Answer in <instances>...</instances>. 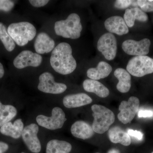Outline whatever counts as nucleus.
I'll use <instances>...</instances> for the list:
<instances>
[{"label":"nucleus","instance_id":"f257e3e1","mask_svg":"<svg viewBox=\"0 0 153 153\" xmlns=\"http://www.w3.org/2000/svg\"><path fill=\"white\" fill-rule=\"evenodd\" d=\"M71 46L66 42L60 43L52 51L50 64L55 71L63 75L71 74L76 69V60L72 55Z\"/></svg>","mask_w":153,"mask_h":153},{"label":"nucleus","instance_id":"f03ea898","mask_svg":"<svg viewBox=\"0 0 153 153\" xmlns=\"http://www.w3.org/2000/svg\"><path fill=\"white\" fill-rule=\"evenodd\" d=\"M55 31L57 35L63 38L76 39L81 35L82 27L79 15L71 13L64 20L55 22Z\"/></svg>","mask_w":153,"mask_h":153},{"label":"nucleus","instance_id":"7ed1b4c3","mask_svg":"<svg viewBox=\"0 0 153 153\" xmlns=\"http://www.w3.org/2000/svg\"><path fill=\"white\" fill-rule=\"evenodd\" d=\"M7 32L14 41L21 47L33 40L37 33L34 25L28 22L11 24L8 27Z\"/></svg>","mask_w":153,"mask_h":153},{"label":"nucleus","instance_id":"20e7f679","mask_svg":"<svg viewBox=\"0 0 153 153\" xmlns=\"http://www.w3.org/2000/svg\"><path fill=\"white\" fill-rule=\"evenodd\" d=\"M91 109L94 118L92 125L94 131L97 134L104 133L114 123V114L107 108L100 105H93Z\"/></svg>","mask_w":153,"mask_h":153},{"label":"nucleus","instance_id":"39448f33","mask_svg":"<svg viewBox=\"0 0 153 153\" xmlns=\"http://www.w3.org/2000/svg\"><path fill=\"white\" fill-rule=\"evenodd\" d=\"M130 74L136 77H142L153 73V59L144 56H135L129 60L126 66Z\"/></svg>","mask_w":153,"mask_h":153},{"label":"nucleus","instance_id":"423d86ee","mask_svg":"<svg viewBox=\"0 0 153 153\" xmlns=\"http://www.w3.org/2000/svg\"><path fill=\"white\" fill-rule=\"evenodd\" d=\"M50 117L39 115L36 117L38 124L43 127L52 130L61 128L66 120L65 113L59 107L54 108Z\"/></svg>","mask_w":153,"mask_h":153},{"label":"nucleus","instance_id":"0eeeda50","mask_svg":"<svg viewBox=\"0 0 153 153\" xmlns=\"http://www.w3.org/2000/svg\"><path fill=\"white\" fill-rule=\"evenodd\" d=\"M140 103L139 99L134 96L129 97L128 101H122L119 107V120L125 124L131 123L138 111Z\"/></svg>","mask_w":153,"mask_h":153},{"label":"nucleus","instance_id":"6e6552de","mask_svg":"<svg viewBox=\"0 0 153 153\" xmlns=\"http://www.w3.org/2000/svg\"><path fill=\"white\" fill-rule=\"evenodd\" d=\"M97 48L106 60H114L117 52L116 38L112 33H105L99 39Z\"/></svg>","mask_w":153,"mask_h":153},{"label":"nucleus","instance_id":"1a4fd4ad","mask_svg":"<svg viewBox=\"0 0 153 153\" xmlns=\"http://www.w3.org/2000/svg\"><path fill=\"white\" fill-rule=\"evenodd\" d=\"M38 90L46 93L60 94L67 89L66 84L55 82L53 75L49 72H44L39 76Z\"/></svg>","mask_w":153,"mask_h":153},{"label":"nucleus","instance_id":"9d476101","mask_svg":"<svg viewBox=\"0 0 153 153\" xmlns=\"http://www.w3.org/2000/svg\"><path fill=\"white\" fill-rule=\"evenodd\" d=\"M151 41L144 38L140 41L128 39L124 41L122 47L124 52L128 55L133 56H144L149 52Z\"/></svg>","mask_w":153,"mask_h":153},{"label":"nucleus","instance_id":"9b49d317","mask_svg":"<svg viewBox=\"0 0 153 153\" xmlns=\"http://www.w3.org/2000/svg\"><path fill=\"white\" fill-rule=\"evenodd\" d=\"M39 128L36 124L32 123L24 128L22 139L28 149L32 152L38 153L41 151V143L38 138Z\"/></svg>","mask_w":153,"mask_h":153},{"label":"nucleus","instance_id":"f8f14e48","mask_svg":"<svg viewBox=\"0 0 153 153\" xmlns=\"http://www.w3.org/2000/svg\"><path fill=\"white\" fill-rule=\"evenodd\" d=\"M42 61V57L41 55L30 50H24L15 58L13 64L16 68L22 69L28 66L38 67Z\"/></svg>","mask_w":153,"mask_h":153},{"label":"nucleus","instance_id":"ddd939ff","mask_svg":"<svg viewBox=\"0 0 153 153\" xmlns=\"http://www.w3.org/2000/svg\"><path fill=\"white\" fill-rule=\"evenodd\" d=\"M105 27L109 33H115L118 36L128 34V27L124 20L120 16H113L108 18L104 22Z\"/></svg>","mask_w":153,"mask_h":153},{"label":"nucleus","instance_id":"4468645a","mask_svg":"<svg viewBox=\"0 0 153 153\" xmlns=\"http://www.w3.org/2000/svg\"><path fill=\"white\" fill-rule=\"evenodd\" d=\"M54 40L45 33L38 34L34 44V47L38 54H43L51 52L55 48Z\"/></svg>","mask_w":153,"mask_h":153},{"label":"nucleus","instance_id":"2eb2a0df","mask_svg":"<svg viewBox=\"0 0 153 153\" xmlns=\"http://www.w3.org/2000/svg\"><path fill=\"white\" fill-rule=\"evenodd\" d=\"M92 102V99L83 93L69 94L64 97L63 99V105L67 108L79 107L90 104Z\"/></svg>","mask_w":153,"mask_h":153},{"label":"nucleus","instance_id":"dca6fc26","mask_svg":"<svg viewBox=\"0 0 153 153\" xmlns=\"http://www.w3.org/2000/svg\"><path fill=\"white\" fill-rule=\"evenodd\" d=\"M71 132L75 137L82 140L90 138L94 132L92 127L83 121H77L74 123L71 126Z\"/></svg>","mask_w":153,"mask_h":153},{"label":"nucleus","instance_id":"f3484780","mask_svg":"<svg viewBox=\"0 0 153 153\" xmlns=\"http://www.w3.org/2000/svg\"><path fill=\"white\" fill-rule=\"evenodd\" d=\"M108 134L110 140L114 143H120L124 146H128L131 144L130 137L120 127L115 126L110 128Z\"/></svg>","mask_w":153,"mask_h":153},{"label":"nucleus","instance_id":"a211bd4d","mask_svg":"<svg viewBox=\"0 0 153 153\" xmlns=\"http://www.w3.org/2000/svg\"><path fill=\"white\" fill-rule=\"evenodd\" d=\"M24 126L22 119H19L15 121L13 124L9 122L2 126L0 128V132L13 138L19 139L22 136Z\"/></svg>","mask_w":153,"mask_h":153},{"label":"nucleus","instance_id":"6ab92c4d","mask_svg":"<svg viewBox=\"0 0 153 153\" xmlns=\"http://www.w3.org/2000/svg\"><path fill=\"white\" fill-rule=\"evenodd\" d=\"M123 19L128 27H132L134 25L135 20L142 22H146L148 20V16L140 9L134 7L126 9Z\"/></svg>","mask_w":153,"mask_h":153},{"label":"nucleus","instance_id":"aec40b11","mask_svg":"<svg viewBox=\"0 0 153 153\" xmlns=\"http://www.w3.org/2000/svg\"><path fill=\"white\" fill-rule=\"evenodd\" d=\"M115 76L118 80L117 88L123 93L128 92L131 87V76L128 71L123 68H117L114 71Z\"/></svg>","mask_w":153,"mask_h":153},{"label":"nucleus","instance_id":"412c9836","mask_svg":"<svg viewBox=\"0 0 153 153\" xmlns=\"http://www.w3.org/2000/svg\"><path fill=\"white\" fill-rule=\"evenodd\" d=\"M83 88L85 91L92 92L102 98H105L109 94L108 88L97 80L86 79L83 82Z\"/></svg>","mask_w":153,"mask_h":153},{"label":"nucleus","instance_id":"4be33fe9","mask_svg":"<svg viewBox=\"0 0 153 153\" xmlns=\"http://www.w3.org/2000/svg\"><path fill=\"white\" fill-rule=\"evenodd\" d=\"M112 70L111 66L107 62L101 61L96 68H89L87 71L88 77L94 80H99L107 77Z\"/></svg>","mask_w":153,"mask_h":153},{"label":"nucleus","instance_id":"5701e85b","mask_svg":"<svg viewBox=\"0 0 153 153\" xmlns=\"http://www.w3.org/2000/svg\"><path fill=\"white\" fill-rule=\"evenodd\" d=\"M71 149V144L67 142L52 140L47 143L46 153H69Z\"/></svg>","mask_w":153,"mask_h":153},{"label":"nucleus","instance_id":"b1692460","mask_svg":"<svg viewBox=\"0 0 153 153\" xmlns=\"http://www.w3.org/2000/svg\"><path fill=\"white\" fill-rule=\"evenodd\" d=\"M17 114L15 107L10 105H3L0 101V127L12 120Z\"/></svg>","mask_w":153,"mask_h":153},{"label":"nucleus","instance_id":"393cba45","mask_svg":"<svg viewBox=\"0 0 153 153\" xmlns=\"http://www.w3.org/2000/svg\"><path fill=\"white\" fill-rule=\"evenodd\" d=\"M0 39L5 49L8 52H12L16 47V44L9 35L4 25L0 22Z\"/></svg>","mask_w":153,"mask_h":153},{"label":"nucleus","instance_id":"a878e982","mask_svg":"<svg viewBox=\"0 0 153 153\" xmlns=\"http://www.w3.org/2000/svg\"><path fill=\"white\" fill-rule=\"evenodd\" d=\"M138 6L144 12H153V0L137 1Z\"/></svg>","mask_w":153,"mask_h":153},{"label":"nucleus","instance_id":"bb28decb","mask_svg":"<svg viewBox=\"0 0 153 153\" xmlns=\"http://www.w3.org/2000/svg\"><path fill=\"white\" fill-rule=\"evenodd\" d=\"M133 1L130 0H117L114 4V7L116 8L124 10L128 9L129 6H132Z\"/></svg>","mask_w":153,"mask_h":153},{"label":"nucleus","instance_id":"cd10ccee","mask_svg":"<svg viewBox=\"0 0 153 153\" xmlns=\"http://www.w3.org/2000/svg\"><path fill=\"white\" fill-rule=\"evenodd\" d=\"M14 6V3L9 0H0V10L9 12L12 10Z\"/></svg>","mask_w":153,"mask_h":153},{"label":"nucleus","instance_id":"c85d7f7f","mask_svg":"<svg viewBox=\"0 0 153 153\" xmlns=\"http://www.w3.org/2000/svg\"><path fill=\"white\" fill-rule=\"evenodd\" d=\"M49 1H47V0H30V1H29V2L31 5L36 7H44L47 4Z\"/></svg>","mask_w":153,"mask_h":153},{"label":"nucleus","instance_id":"c756f323","mask_svg":"<svg viewBox=\"0 0 153 153\" xmlns=\"http://www.w3.org/2000/svg\"><path fill=\"white\" fill-rule=\"evenodd\" d=\"M127 133L129 135L134 137L139 140H142L143 137V134L141 132L137 130H134L129 129L128 130Z\"/></svg>","mask_w":153,"mask_h":153},{"label":"nucleus","instance_id":"7c9ffc66","mask_svg":"<svg viewBox=\"0 0 153 153\" xmlns=\"http://www.w3.org/2000/svg\"><path fill=\"white\" fill-rule=\"evenodd\" d=\"M138 116L140 118L153 117V111L149 110H142L139 111Z\"/></svg>","mask_w":153,"mask_h":153},{"label":"nucleus","instance_id":"2f4dec72","mask_svg":"<svg viewBox=\"0 0 153 153\" xmlns=\"http://www.w3.org/2000/svg\"><path fill=\"white\" fill-rule=\"evenodd\" d=\"M9 149V146L7 144L0 141V153H4Z\"/></svg>","mask_w":153,"mask_h":153},{"label":"nucleus","instance_id":"473e14b6","mask_svg":"<svg viewBox=\"0 0 153 153\" xmlns=\"http://www.w3.org/2000/svg\"><path fill=\"white\" fill-rule=\"evenodd\" d=\"M4 74V70L1 63H0V78H2Z\"/></svg>","mask_w":153,"mask_h":153},{"label":"nucleus","instance_id":"72a5a7b5","mask_svg":"<svg viewBox=\"0 0 153 153\" xmlns=\"http://www.w3.org/2000/svg\"><path fill=\"white\" fill-rule=\"evenodd\" d=\"M108 153H120V152L117 149H113L110 150Z\"/></svg>","mask_w":153,"mask_h":153},{"label":"nucleus","instance_id":"f704fd0d","mask_svg":"<svg viewBox=\"0 0 153 153\" xmlns=\"http://www.w3.org/2000/svg\"><path fill=\"white\" fill-rule=\"evenodd\" d=\"M22 153H24V152H22Z\"/></svg>","mask_w":153,"mask_h":153},{"label":"nucleus","instance_id":"c9c22d12","mask_svg":"<svg viewBox=\"0 0 153 153\" xmlns=\"http://www.w3.org/2000/svg\"><path fill=\"white\" fill-rule=\"evenodd\" d=\"M152 153H153V152H152Z\"/></svg>","mask_w":153,"mask_h":153},{"label":"nucleus","instance_id":"e433bc0d","mask_svg":"<svg viewBox=\"0 0 153 153\" xmlns=\"http://www.w3.org/2000/svg\"></svg>","mask_w":153,"mask_h":153}]
</instances>
